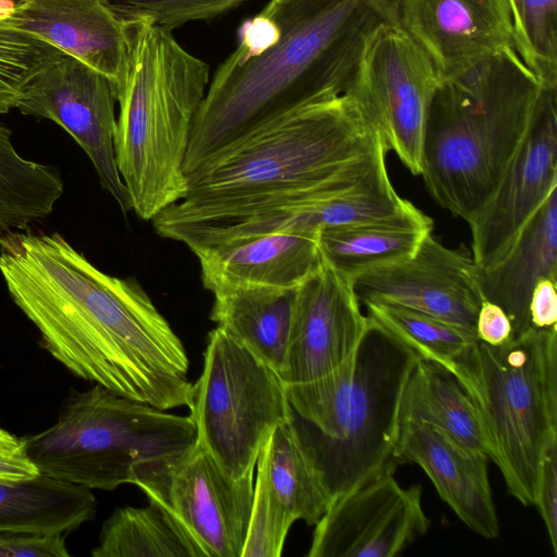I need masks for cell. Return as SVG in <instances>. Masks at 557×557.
I'll use <instances>...</instances> for the list:
<instances>
[{
	"label": "cell",
	"instance_id": "6da1fadb",
	"mask_svg": "<svg viewBox=\"0 0 557 557\" xmlns=\"http://www.w3.org/2000/svg\"><path fill=\"white\" fill-rule=\"evenodd\" d=\"M0 274L74 375L162 410L187 407L185 347L134 278L102 272L59 233L29 230L0 235Z\"/></svg>",
	"mask_w": 557,
	"mask_h": 557
},
{
	"label": "cell",
	"instance_id": "7a4b0ae2",
	"mask_svg": "<svg viewBox=\"0 0 557 557\" xmlns=\"http://www.w3.org/2000/svg\"><path fill=\"white\" fill-rule=\"evenodd\" d=\"M397 0H270L238 28L194 117L185 173L252 129L344 94L367 34Z\"/></svg>",
	"mask_w": 557,
	"mask_h": 557
},
{
	"label": "cell",
	"instance_id": "3957f363",
	"mask_svg": "<svg viewBox=\"0 0 557 557\" xmlns=\"http://www.w3.org/2000/svg\"><path fill=\"white\" fill-rule=\"evenodd\" d=\"M376 132L345 95L296 108L233 140L186 174L159 214L196 218L332 199L385 162Z\"/></svg>",
	"mask_w": 557,
	"mask_h": 557
},
{
	"label": "cell",
	"instance_id": "277c9868",
	"mask_svg": "<svg viewBox=\"0 0 557 557\" xmlns=\"http://www.w3.org/2000/svg\"><path fill=\"white\" fill-rule=\"evenodd\" d=\"M419 359L369 318L346 363L318 380L286 385L285 423L332 500L398 466L399 405Z\"/></svg>",
	"mask_w": 557,
	"mask_h": 557
},
{
	"label": "cell",
	"instance_id": "5b68a950",
	"mask_svg": "<svg viewBox=\"0 0 557 557\" xmlns=\"http://www.w3.org/2000/svg\"><path fill=\"white\" fill-rule=\"evenodd\" d=\"M124 26V65L115 85V159L132 210L151 221L184 196L191 126L210 66L149 20Z\"/></svg>",
	"mask_w": 557,
	"mask_h": 557
},
{
	"label": "cell",
	"instance_id": "8992f818",
	"mask_svg": "<svg viewBox=\"0 0 557 557\" xmlns=\"http://www.w3.org/2000/svg\"><path fill=\"white\" fill-rule=\"evenodd\" d=\"M542 85L518 52L441 81L422 146L431 197L469 223L491 198L533 114Z\"/></svg>",
	"mask_w": 557,
	"mask_h": 557
},
{
	"label": "cell",
	"instance_id": "52a82bcc",
	"mask_svg": "<svg viewBox=\"0 0 557 557\" xmlns=\"http://www.w3.org/2000/svg\"><path fill=\"white\" fill-rule=\"evenodd\" d=\"M448 371L473 404L508 492L535 505L544 454L557 441V326H532L496 346L478 339Z\"/></svg>",
	"mask_w": 557,
	"mask_h": 557
},
{
	"label": "cell",
	"instance_id": "ba28073f",
	"mask_svg": "<svg viewBox=\"0 0 557 557\" xmlns=\"http://www.w3.org/2000/svg\"><path fill=\"white\" fill-rule=\"evenodd\" d=\"M197 442L191 419L95 384L74 393L58 420L22 438L40 473L89 490L111 491L152 475Z\"/></svg>",
	"mask_w": 557,
	"mask_h": 557
},
{
	"label": "cell",
	"instance_id": "9c48e42d",
	"mask_svg": "<svg viewBox=\"0 0 557 557\" xmlns=\"http://www.w3.org/2000/svg\"><path fill=\"white\" fill-rule=\"evenodd\" d=\"M189 418L203 447L234 479L253 474L273 430L286 421V384L248 348L216 326L208 334Z\"/></svg>",
	"mask_w": 557,
	"mask_h": 557
},
{
	"label": "cell",
	"instance_id": "30bf717a",
	"mask_svg": "<svg viewBox=\"0 0 557 557\" xmlns=\"http://www.w3.org/2000/svg\"><path fill=\"white\" fill-rule=\"evenodd\" d=\"M440 84L425 52L396 20H384L364 37L344 94L385 150L420 175L425 123Z\"/></svg>",
	"mask_w": 557,
	"mask_h": 557
},
{
	"label": "cell",
	"instance_id": "8fae6325",
	"mask_svg": "<svg viewBox=\"0 0 557 557\" xmlns=\"http://www.w3.org/2000/svg\"><path fill=\"white\" fill-rule=\"evenodd\" d=\"M253 474L230 476L197 442L136 485L160 506L198 557H242Z\"/></svg>",
	"mask_w": 557,
	"mask_h": 557
},
{
	"label": "cell",
	"instance_id": "7c38bea8",
	"mask_svg": "<svg viewBox=\"0 0 557 557\" xmlns=\"http://www.w3.org/2000/svg\"><path fill=\"white\" fill-rule=\"evenodd\" d=\"M116 103L113 81L61 52L25 85L15 109L65 129L89 158L101 187L126 213L132 203L115 159Z\"/></svg>",
	"mask_w": 557,
	"mask_h": 557
},
{
	"label": "cell",
	"instance_id": "4fadbf2b",
	"mask_svg": "<svg viewBox=\"0 0 557 557\" xmlns=\"http://www.w3.org/2000/svg\"><path fill=\"white\" fill-rule=\"evenodd\" d=\"M557 187V87L542 86L528 128L494 193L468 223L474 264L488 268Z\"/></svg>",
	"mask_w": 557,
	"mask_h": 557
},
{
	"label": "cell",
	"instance_id": "5bb4252c",
	"mask_svg": "<svg viewBox=\"0 0 557 557\" xmlns=\"http://www.w3.org/2000/svg\"><path fill=\"white\" fill-rule=\"evenodd\" d=\"M385 472L334 498L314 525L308 557H393L426 533L422 488Z\"/></svg>",
	"mask_w": 557,
	"mask_h": 557
},
{
	"label": "cell",
	"instance_id": "9a60e30c",
	"mask_svg": "<svg viewBox=\"0 0 557 557\" xmlns=\"http://www.w3.org/2000/svg\"><path fill=\"white\" fill-rule=\"evenodd\" d=\"M352 286L362 305L395 304L474 332L483 301L471 252L448 248L432 233L411 258L363 273Z\"/></svg>",
	"mask_w": 557,
	"mask_h": 557
},
{
	"label": "cell",
	"instance_id": "2e32d148",
	"mask_svg": "<svg viewBox=\"0 0 557 557\" xmlns=\"http://www.w3.org/2000/svg\"><path fill=\"white\" fill-rule=\"evenodd\" d=\"M352 281L324 263L296 292L284 368L286 385L318 380L346 363L369 325Z\"/></svg>",
	"mask_w": 557,
	"mask_h": 557
},
{
	"label": "cell",
	"instance_id": "e0dca14e",
	"mask_svg": "<svg viewBox=\"0 0 557 557\" xmlns=\"http://www.w3.org/2000/svg\"><path fill=\"white\" fill-rule=\"evenodd\" d=\"M396 21L441 81L487 58L517 52L508 0H397Z\"/></svg>",
	"mask_w": 557,
	"mask_h": 557
},
{
	"label": "cell",
	"instance_id": "ac0fdd59",
	"mask_svg": "<svg viewBox=\"0 0 557 557\" xmlns=\"http://www.w3.org/2000/svg\"><path fill=\"white\" fill-rule=\"evenodd\" d=\"M395 459L419 465L441 498L473 532L485 539L498 536L486 454L466 448L434 425L414 421L399 424Z\"/></svg>",
	"mask_w": 557,
	"mask_h": 557
},
{
	"label": "cell",
	"instance_id": "d6986e66",
	"mask_svg": "<svg viewBox=\"0 0 557 557\" xmlns=\"http://www.w3.org/2000/svg\"><path fill=\"white\" fill-rule=\"evenodd\" d=\"M319 232H274L226 240L194 251L203 287L296 288L322 265Z\"/></svg>",
	"mask_w": 557,
	"mask_h": 557
},
{
	"label": "cell",
	"instance_id": "ffe728a7",
	"mask_svg": "<svg viewBox=\"0 0 557 557\" xmlns=\"http://www.w3.org/2000/svg\"><path fill=\"white\" fill-rule=\"evenodd\" d=\"M9 20L116 83L125 58V26L106 0H21Z\"/></svg>",
	"mask_w": 557,
	"mask_h": 557
},
{
	"label": "cell",
	"instance_id": "44dd1931",
	"mask_svg": "<svg viewBox=\"0 0 557 557\" xmlns=\"http://www.w3.org/2000/svg\"><path fill=\"white\" fill-rule=\"evenodd\" d=\"M483 300L508 315L511 336L532 327L529 305L542 278L557 281V187L522 227L507 253L488 268L475 265Z\"/></svg>",
	"mask_w": 557,
	"mask_h": 557
},
{
	"label": "cell",
	"instance_id": "7402d4cb",
	"mask_svg": "<svg viewBox=\"0 0 557 557\" xmlns=\"http://www.w3.org/2000/svg\"><path fill=\"white\" fill-rule=\"evenodd\" d=\"M432 230V219L411 203L389 220L320 230L319 250L325 265L354 281L411 258Z\"/></svg>",
	"mask_w": 557,
	"mask_h": 557
},
{
	"label": "cell",
	"instance_id": "603a6c76",
	"mask_svg": "<svg viewBox=\"0 0 557 557\" xmlns=\"http://www.w3.org/2000/svg\"><path fill=\"white\" fill-rule=\"evenodd\" d=\"M296 288L238 286L216 290L210 319L282 374Z\"/></svg>",
	"mask_w": 557,
	"mask_h": 557
},
{
	"label": "cell",
	"instance_id": "cb8c5ba5",
	"mask_svg": "<svg viewBox=\"0 0 557 557\" xmlns=\"http://www.w3.org/2000/svg\"><path fill=\"white\" fill-rule=\"evenodd\" d=\"M87 487L40 473L16 482H0V532L67 534L96 512Z\"/></svg>",
	"mask_w": 557,
	"mask_h": 557
},
{
	"label": "cell",
	"instance_id": "d4e9b609",
	"mask_svg": "<svg viewBox=\"0 0 557 557\" xmlns=\"http://www.w3.org/2000/svg\"><path fill=\"white\" fill-rule=\"evenodd\" d=\"M414 421L434 425L466 448L487 455L468 394L448 370L425 359L414 364L399 405V424Z\"/></svg>",
	"mask_w": 557,
	"mask_h": 557
},
{
	"label": "cell",
	"instance_id": "484cf974",
	"mask_svg": "<svg viewBox=\"0 0 557 557\" xmlns=\"http://www.w3.org/2000/svg\"><path fill=\"white\" fill-rule=\"evenodd\" d=\"M0 123V235L26 231L52 213L64 183L58 168L24 158Z\"/></svg>",
	"mask_w": 557,
	"mask_h": 557
},
{
	"label": "cell",
	"instance_id": "4316f807",
	"mask_svg": "<svg viewBox=\"0 0 557 557\" xmlns=\"http://www.w3.org/2000/svg\"><path fill=\"white\" fill-rule=\"evenodd\" d=\"M257 470L294 521L315 525L327 511L332 499L286 423L268 437Z\"/></svg>",
	"mask_w": 557,
	"mask_h": 557
},
{
	"label": "cell",
	"instance_id": "83f0119b",
	"mask_svg": "<svg viewBox=\"0 0 557 557\" xmlns=\"http://www.w3.org/2000/svg\"><path fill=\"white\" fill-rule=\"evenodd\" d=\"M116 508L103 522L94 557H198L168 513L157 504Z\"/></svg>",
	"mask_w": 557,
	"mask_h": 557
},
{
	"label": "cell",
	"instance_id": "f1b7e54d",
	"mask_svg": "<svg viewBox=\"0 0 557 557\" xmlns=\"http://www.w3.org/2000/svg\"><path fill=\"white\" fill-rule=\"evenodd\" d=\"M368 317L385 327L421 359L446 370L476 341L474 331L440 320L421 311L388 302H366Z\"/></svg>",
	"mask_w": 557,
	"mask_h": 557
},
{
	"label": "cell",
	"instance_id": "f546056e",
	"mask_svg": "<svg viewBox=\"0 0 557 557\" xmlns=\"http://www.w3.org/2000/svg\"><path fill=\"white\" fill-rule=\"evenodd\" d=\"M410 205L395 191L384 162L358 188L315 203L311 211V226L320 231L381 222L401 214Z\"/></svg>",
	"mask_w": 557,
	"mask_h": 557
},
{
	"label": "cell",
	"instance_id": "4dcf8cb0",
	"mask_svg": "<svg viewBox=\"0 0 557 557\" xmlns=\"http://www.w3.org/2000/svg\"><path fill=\"white\" fill-rule=\"evenodd\" d=\"M516 50L542 86L557 87V0H508Z\"/></svg>",
	"mask_w": 557,
	"mask_h": 557
},
{
	"label": "cell",
	"instance_id": "1f68e13d",
	"mask_svg": "<svg viewBox=\"0 0 557 557\" xmlns=\"http://www.w3.org/2000/svg\"><path fill=\"white\" fill-rule=\"evenodd\" d=\"M11 14L0 9V114L15 109L30 78L63 52L13 25Z\"/></svg>",
	"mask_w": 557,
	"mask_h": 557
},
{
	"label": "cell",
	"instance_id": "d6a6232c",
	"mask_svg": "<svg viewBox=\"0 0 557 557\" xmlns=\"http://www.w3.org/2000/svg\"><path fill=\"white\" fill-rule=\"evenodd\" d=\"M247 0H106L123 22L146 18L173 30L198 21L223 15Z\"/></svg>",
	"mask_w": 557,
	"mask_h": 557
},
{
	"label": "cell",
	"instance_id": "836d02e7",
	"mask_svg": "<svg viewBox=\"0 0 557 557\" xmlns=\"http://www.w3.org/2000/svg\"><path fill=\"white\" fill-rule=\"evenodd\" d=\"M294 520L257 470L250 518L242 557H280Z\"/></svg>",
	"mask_w": 557,
	"mask_h": 557
},
{
	"label": "cell",
	"instance_id": "e575fe53",
	"mask_svg": "<svg viewBox=\"0 0 557 557\" xmlns=\"http://www.w3.org/2000/svg\"><path fill=\"white\" fill-rule=\"evenodd\" d=\"M65 534L0 532V557H69Z\"/></svg>",
	"mask_w": 557,
	"mask_h": 557
},
{
	"label": "cell",
	"instance_id": "d590c367",
	"mask_svg": "<svg viewBox=\"0 0 557 557\" xmlns=\"http://www.w3.org/2000/svg\"><path fill=\"white\" fill-rule=\"evenodd\" d=\"M535 506L545 523L554 555L557 556V441L544 454Z\"/></svg>",
	"mask_w": 557,
	"mask_h": 557
},
{
	"label": "cell",
	"instance_id": "8d00e7d4",
	"mask_svg": "<svg viewBox=\"0 0 557 557\" xmlns=\"http://www.w3.org/2000/svg\"><path fill=\"white\" fill-rule=\"evenodd\" d=\"M475 334L481 342L493 346L500 345L511 337V322L499 306L483 300L476 317Z\"/></svg>",
	"mask_w": 557,
	"mask_h": 557
},
{
	"label": "cell",
	"instance_id": "74e56055",
	"mask_svg": "<svg viewBox=\"0 0 557 557\" xmlns=\"http://www.w3.org/2000/svg\"><path fill=\"white\" fill-rule=\"evenodd\" d=\"M557 281L542 278L533 288L529 313L532 326L549 329L557 326Z\"/></svg>",
	"mask_w": 557,
	"mask_h": 557
},
{
	"label": "cell",
	"instance_id": "f35d334b",
	"mask_svg": "<svg viewBox=\"0 0 557 557\" xmlns=\"http://www.w3.org/2000/svg\"><path fill=\"white\" fill-rule=\"evenodd\" d=\"M39 474L37 467L25 455L23 446L12 453H0V482L29 480Z\"/></svg>",
	"mask_w": 557,
	"mask_h": 557
},
{
	"label": "cell",
	"instance_id": "ab89813d",
	"mask_svg": "<svg viewBox=\"0 0 557 557\" xmlns=\"http://www.w3.org/2000/svg\"><path fill=\"white\" fill-rule=\"evenodd\" d=\"M22 447V438L0 426V453H12Z\"/></svg>",
	"mask_w": 557,
	"mask_h": 557
},
{
	"label": "cell",
	"instance_id": "60d3db41",
	"mask_svg": "<svg viewBox=\"0 0 557 557\" xmlns=\"http://www.w3.org/2000/svg\"><path fill=\"white\" fill-rule=\"evenodd\" d=\"M21 0H0V9L1 10H5V11H9V12H13L15 5L20 2Z\"/></svg>",
	"mask_w": 557,
	"mask_h": 557
}]
</instances>
